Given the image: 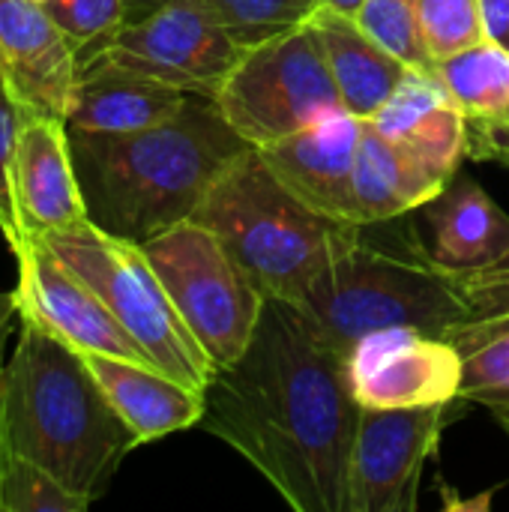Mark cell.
<instances>
[{"mask_svg": "<svg viewBox=\"0 0 509 512\" xmlns=\"http://www.w3.org/2000/svg\"><path fill=\"white\" fill-rule=\"evenodd\" d=\"M360 405L348 357L294 306L267 300L246 351L213 372L201 429L237 450L297 512H348Z\"/></svg>", "mask_w": 509, "mask_h": 512, "instance_id": "6da1fadb", "label": "cell"}, {"mask_svg": "<svg viewBox=\"0 0 509 512\" xmlns=\"http://www.w3.org/2000/svg\"><path fill=\"white\" fill-rule=\"evenodd\" d=\"M294 306L345 357L360 336L384 327L453 342L462 330L509 312V255L492 267L456 270L414 231L393 237L387 222H372Z\"/></svg>", "mask_w": 509, "mask_h": 512, "instance_id": "7a4b0ae2", "label": "cell"}, {"mask_svg": "<svg viewBox=\"0 0 509 512\" xmlns=\"http://www.w3.org/2000/svg\"><path fill=\"white\" fill-rule=\"evenodd\" d=\"M87 219L123 240L150 237L192 219L216 177L246 144L216 99L186 105L135 132H69Z\"/></svg>", "mask_w": 509, "mask_h": 512, "instance_id": "3957f363", "label": "cell"}, {"mask_svg": "<svg viewBox=\"0 0 509 512\" xmlns=\"http://www.w3.org/2000/svg\"><path fill=\"white\" fill-rule=\"evenodd\" d=\"M0 429L12 456L51 471L90 501L138 447L81 351L30 318L0 369Z\"/></svg>", "mask_w": 509, "mask_h": 512, "instance_id": "277c9868", "label": "cell"}, {"mask_svg": "<svg viewBox=\"0 0 509 512\" xmlns=\"http://www.w3.org/2000/svg\"><path fill=\"white\" fill-rule=\"evenodd\" d=\"M192 222L210 228L267 300L297 303L357 240V222H339L300 201L246 147L216 177Z\"/></svg>", "mask_w": 509, "mask_h": 512, "instance_id": "5b68a950", "label": "cell"}, {"mask_svg": "<svg viewBox=\"0 0 509 512\" xmlns=\"http://www.w3.org/2000/svg\"><path fill=\"white\" fill-rule=\"evenodd\" d=\"M36 240L96 291L156 369L201 393L207 390L216 366L180 318L141 243L114 237L90 219L42 231Z\"/></svg>", "mask_w": 509, "mask_h": 512, "instance_id": "8992f818", "label": "cell"}, {"mask_svg": "<svg viewBox=\"0 0 509 512\" xmlns=\"http://www.w3.org/2000/svg\"><path fill=\"white\" fill-rule=\"evenodd\" d=\"M141 249L213 366L234 363L267 303L234 255L210 228L192 219L150 237Z\"/></svg>", "mask_w": 509, "mask_h": 512, "instance_id": "52a82bcc", "label": "cell"}, {"mask_svg": "<svg viewBox=\"0 0 509 512\" xmlns=\"http://www.w3.org/2000/svg\"><path fill=\"white\" fill-rule=\"evenodd\" d=\"M216 105L252 147H264L327 114L345 111L321 36L309 21L246 48L222 84Z\"/></svg>", "mask_w": 509, "mask_h": 512, "instance_id": "ba28073f", "label": "cell"}, {"mask_svg": "<svg viewBox=\"0 0 509 512\" xmlns=\"http://www.w3.org/2000/svg\"><path fill=\"white\" fill-rule=\"evenodd\" d=\"M243 54L246 48L198 0H168L153 15L123 24L93 57L144 72L183 93L216 99Z\"/></svg>", "mask_w": 509, "mask_h": 512, "instance_id": "9c48e42d", "label": "cell"}, {"mask_svg": "<svg viewBox=\"0 0 509 512\" xmlns=\"http://www.w3.org/2000/svg\"><path fill=\"white\" fill-rule=\"evenodd\" d=\"M450 402L360 408L348 459V512H414Z\"/></svg>", "mask_w": 509, "mask_h": 512, "instance_id": "30bf717a", "label": "cell"}, {"mask_svg": "<svg viewBox=\"0 0 509 512\" xmlns=\"http://www.w3.org/2000/svg\"><path fill=\"white\" fill-rule=\"evenodd\" d=\"M348 378L360 408L453 402L462 390V354L447 339L411 327H384L354 342Z\"/></svg>", "mask_w": 509, "mask_h": 512, "instance_id": "8fae6325", "label": "cell"}, {"mask_svg": "<svg viewBox=\"0 0 509 512\" xmlns=\"http://www.w3.org/2000/svg\"><path fill=\"white\" fill-rule=\"evenodd\" d=\"M21 318L36 321L81 354H111L150 363L138 342L108 312L90 285L63 267L36 237L15 252ZM153 366V363H150Z\"/></svg>", "mask_w": 509, "mask_h": 512, "instance_id": "7c38bea8", "label": "cell"}, {"mask_svg": "<svg viewBox=\"0 0 509 512\" xmlns=\"http://www.w3.org/2000/svg\"><path fill=\"white\" fill-rule=\"evenodd\" d=\"M78 69L75 45L42 0H0V78L21 108L66 123Z\"/></svg>", "mask_w": 509, "mask_h": 512, "instance_id": "4fadbf2b", "label": "cell"}, {"mask_svg": "<svg viewBox=\"0 0 509 512\" xmlns=\"http://www.w3.org/2000/svg\"><path fill=\"white\" fill-rule=\"evenodd\" d=\"M360 135L363 120L348 111H336L300 132L258 147V153L270 171L312 210L339 222H357L354 165Z\"/></svg>", "mask_w": 509, "mask_h": 512, "instance_id": "5bb4252c", "label": "cell"}, {"mask_svg": "<svg viewBox=\"0 0 509 512\" xmlns=\"http://www.w3.org/2000/svg\"><path fill=\"white\" fill-rule=\"evenodd\" d=\"M12 186L18 216L30 237L87 222L69 129L63 120L24 111L12 162Z\"/></svg>", "mask_w": 509, "mask_h": 512, "instance_id": "9a60e30c", "label": "cell"}, {"mask_svg": "<svg viewBox=\"0 0 509 512\" xmlns=\"http://www.w3.org/2000/svg\"><path fill=\"white\" fill-rule=\"evenodd\" d=\"M369 123L444 183L468 159V120L435 69H411Z\"/></svg>", "mask_w": 509, "mask_h": 512, "instance_id": "2e32d148", "label": "cell"}, {"mask_svg": "<svg viewBox=\"0 0 509 512\" xmlns=\"http://www.w3.org/2000/svg\"><path fill=\"white\" fill-rule=\"evenodd\" d=\"M192 93L144 72L93 57L78 69L66 114L69 132H135L174 117Z\"/></svg>", "mask_w": 509, "mask_h": 512, "instance_id": "e0dca14e", "label": "cell"}, {"mask_svg": "<svg viewBox=\"0 0 509 512\" xmlns=\"http://www.w3.org/2000/svg\"><path fill=\"white\" fill-rule=\"evenodd\" d=\"M102 393L132 429L138 447L165 435L201 426L204 393L162 369L111 354H84Z\"/></svg>", "mask_w": 509, "mask_h": 512, "instance_id": "ac0fdd59", "label": "cell"}, {"mask_svg": "<svg viewBox=\"0 0 509 512\" xmlns=\"http://www.w3.org/2000/svg\"><path fill=\"white\" fill-rule=\"evenodd\" d=\"M309 24L321 36L342 108L360 120H369L414 69L390 48H384L357 21V15L318 6Z\"/></svg>", "mask_w": 509, "mask_h": 512, "instance_id": "d6986e66", "label": "cell"}, {"mask_svg": "<svg viewBox=\"0 0 509 512\" xmlns=\"http://www.w3.org/2000/svg\"><path fill=\"white\" fill-rule=\"evenodd\" d=\"M420 210L432 228L429 252L441 264L480 270L509 255V216L477 180L456 174Z\"/></svg>", "mask_w": 509, "mask_h": 512, "instance_id": "ffe728a7", "label": "cell"}, {"mask_svg": "<svg viewBox=\"0 0 509 512\" xmlns=\"http://www.w3.org/2000/svg\"><path fill=\"white\" fill-rule=\"evenodd\" d=\"M444 186L447 183L420 165L408 150L363 120L354 165V204L360 225L402 219L438 198Z\"/></svg>", "mask_w": 509, "mask_h": 512, "instance_id": "44dd1931", "label": "cell"}, {"mask_svg": "<svg viewBox=\"0 0 509 512\" xmlns=\"http://www.w3.org/2000/svg\"><path fill=\"white\" fill-rule=\"evenodd\" d=\"M435 75L468 120V129L509 123V51L483 39L453 57L435 60Z\"/></svg>", "mask_w": 509, "mask_h": 512, "instance_id": "7402d4cb", "label": "cell"}, {"mask_svg": "<svg viewBox=\"0 0 509 512\" xmlns=\"http://www.w3.org/2000/svg\"><path fill=\"white\" fill-rule=\"evenodd\" d=\"M450 345L462 354L459 399L486 408L509 405V312L462 330Z\"/></svg>", "mask_w": 509, "mask_h": 512, "instance_id": "603a6c76", "label": "cell"}, {"mask_svg": "<svg viewBox=\"0 0 509 512\" xmlns=\"http://www.w3.org/2000/svg\"><path fill=\"white\" fill-rule=\"evenodd\" d=\"M204 12L243 48L306 24L321 0H198Z\"/></svg>", "mask_w": 509, "mask_h": 512, "instance_id": "cb8c5ba5", "label": "cell"}, {"mask_svg": "<svg viewBox=\"0 0 509 512\" xmlns=\"http://www.w3.org/2000/svg\"><path fill=\"white\" fill-rule=\"evenodd\" d=\"M90 504L93 501L87 495L72 492L36 462L9 456L0 492V512H81Z\"/></svg>", "mask_w": 509, "mask_h": 512, "instance_id": "d4e9b609", "label": "cell"}, {"mask_svg": "<svg viewBox=\"0 0 509 512\" xmlns=\"http://www.w3.org/2000/svg\"><path fill=\"white\" fill-rule=\"evenodd\" d=\"M417 21L432 60L453 57L486 39L480 0H417Z\"/></svg>", "mask_w": 509, "mask_h": 512, "instance_id": "484cf974", "label": "cell"}, {"mask_svg": "<svg viewBox=\"0 0 509 512\" xmlns=\"http://www.w3.org/2000/svg\"><path fill=\"white\" fill-rule=\"evenodd\" d=\"M357 21L396 57H402L414 69H432L435 60L429 57L420 21H417V0H363Z\"/></svg>", "mask_w": 509, "mask_h": 512, "instance_id": "4316f807", "label": "cell"}, {"mask_svg": "<svg viewBox=\"0 0 509 512\" xmlns=\"http://www.w3.org/2000/svg\"><path fill=\"white\" fill-rule=\"evenodd\" d=\"M60 30L78 51V66L87 63L123 24V0H42Z\"/></svg>", "mask_w": 509, "mask_h": 512, "instance_id": "83f0119b", "label": "cell"}, {"mask_svg": "<svg viewBox=\"0 0 509 512\" xmlns=\"http://www.w3.org/2000/svg\"><path fill=\"white\" fill-rule=\"evenodd\" d=\"M24 111L27 108H21V102L6 90L0 78V234L9 243L12 255L30 243V234L24 231V222L18 216L15 186H12V162H15V144L24 123Z\"/></svg>", "mask_w": 509, "mask_h": 512, "instance_id": "f1b7e54d", "label": "cell"}, {"mask_svg": "<svg viewBox=\"0 0 509 512\" xmlns=\"http://www.w3.org/2000/svg\"><path fill=\"white\" fill-rule=\"evenodd\" d=\"M468 159L501 162L509 168V123L498 129H468Z\"/></svg>", "mask_w": 509, "mask_h": 512, "instance_id": "f546056e", "label": "cell"}, {"mask_svg": "<svg viewBox=\"0 0 509 512\" xmlns=\"http://www.w3.org/2000/svg\"><path fill=\"white\" fill-rule=\"evenodd\" d=\"M480 12L486 39L509 51V0H480Z\"/></svg>", "mask_w": 509, "mask_h": 512, "instance_id": "4dcf8cb0", "label": "cell"}, {"mask_svg": "<svg viewBox=\"0 0 509 512\" xmlns=\"http://www.w3.org/2000/svg\"><path fill=\"white\" fill-rule=\"evenodd\" d=\"M21 321V303H18V291H0V345L9 336L12 324Z\"/></svg>", "mask_w": 509, "mask_h": 512, "instance_id": "1f68e13d", "label": "cell"}, {"mask_svg": "<svg viewBox=\"0 0 509 512\" xmlns=\"http://www.w3.org/2000/svg\"><path fill=\"white\" fill-rule=\"evenodd\" d=\"M168 0H123V12H126V24L129 21H141L147 15H153L156 9H162Z\"/></svg>", "mask_w": 509, "mask_h": 512, "instance_id": "d6a6232c", "label": "cell"}, {"mask_svg": "<svg viewBox=\"0 0 509 512\" xmlns=\"http://www.w3.org/2000/svg\"><path fill=\"white\" fill-rule=\"evenodd\" d=\"M321 6L327 9H336V12H345V15H357L363 0H321Z\"/></svg>", "mask_w": 509, "mask_h": 512, "instance_id": "836d02e7", "label": "cell"}, {"mask_svg": "<svg viewBox=\"0 0 509 512\" xmlns=\"http://www.w3.org/2000/svg\"><path fill=\"white\" fill-rule=\"evenodd\" d=\"M9 444L3 438V429H0V492H3V477H6V465H9Z\"/></svg>", "mask_w": 509, "mask_h": 512, "instance_id": "e575fe53", "label": "cell"}, {"mask_svg": "<svg viewBox=\"0 0 509 512\" xmlns=\"http://www.w3.org/2000/svg\"><path fill=\"white\" fill-rule=\"evenodd\" d=\"M492 414L498 417V423L504 426V432L509 435V405H495V408H492Z\"/></svg>", "mask_w": 509, "mask_h": 512, "instance_id": "d590c367", "label": "cell"}]
</instances>
